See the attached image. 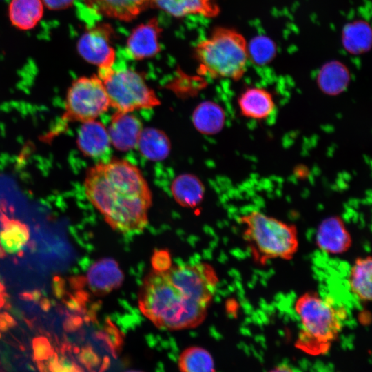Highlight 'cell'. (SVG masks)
Returning a JSON list of instances; mask_svg holds the SVG:
<instances>
[{
    "label": "cell",
    "mask_w": 372,
    "mask_h": 372,
    "mask_svg": "<svg viewBox=\"0 0 372 372\" xmlns=\"http://www.w3.org/2000/svg\"><path fill=\"white\" fill-rule=\"evenodd\" d=\"M125 372H143V371H138V370H129V371H125Z\"/></svg>",
    "instance_id": "33"
},
{
    "label": "cell",
    "mask_w": 372,
    "mask_h": 372,
    "mask_svg": "<svg viewBox=\"0 0 372 372\" xmlns=\"http://www.w3.org/2000/svg\"><path fill=\"white\" fill-rule=\"evenodd\" d=\"M72 348H73V351L74 353H80V349L78 347H74Z\"/></svg>",
    "instance_id": "32"
},
{
    "label": "cell",
    "mask_w": 372,
    "mask_h": 372,
    "mask_svg": "<svg viewBox=\"0 0 372 372\" xmlns=\"http://www.w3.org/2000/svg\"><path fill=\"white\" fill-rule=\"evenodd\" d=\"M270 372H294L289 366L282 364L275 368Z\"/></svg>",
    "instance_id": "30"
},
{
    "label": "cell",
    "mask_w": 372,
    "mask_h": 372,
    "mask_svg": "<svg viewBox=\"0 0 372 372\" xmlns=\"http://www.w3.org/2000/svg\"><path fill=\"white\" fill-rule=\"evenodd\" d=\"M225 119L223 109L211 101L199 104L192 116L196 129L205 134H214L220 132L224 126Z\"/></svg>",
    "instance_id": "23"
},
{
    "label": "cell",
    "mask_w": 372,
    "mask_h": 372,
    "mask_svg": "<svg viewBox=\"0 0 372 372\" xmlns=\"http://www.w3.org/2000/svg\"><path fill=\"white\" fill-rule=\"evenodd\" d=\"M247 42L233 28L216 27L194 48L199 72L213 79H240L249 61Z\"/></svg>",
    "instance_id": "5"
},
{
    "label": "cell",
    "mask_w": 372,
    "mask_h": 372,
    "mask_svg": "<svg viewBox=\"0 0 372 372\" xmlns=\"http://www.w3.org/2000/svg\"><path fill=\"white\" fill-rule=\"evenodd\" d=\"M242 237L252 260L265 265L273 260H291L299 248L295 225L253 210L240 216Z\"/></svg>",
    "instance_id": "4"
},
{
    "label": "cell",
    "mask_w": 372,
    "mask_h": 372,
    "mask_svg": "<svg viewBox=\"0 0 372 372\" xmlns=\"http://www.w3.org/2000/svg\"><path fill=\"white\" fill-rule=\"evenodd\" d=\"M171 192L175 201L184 207H194L203 199L205 187L200 179L189 174L176 177L171 185Z\"/></svg>",
    "instance_id": "19"
},
{
    "label": "cell",
    "mask_w": 372,
    "mask_h": 372,
    "mask_svg": "<svg viewBox=\"0 0 372 372\" xmlns=\"http://www.w3.org/2000/svg\"><path fill=\"white\" fill-rule=\"evenodd\" d=\"M37 366L40 372H47L46 366L42 361L36 360Z\"/></svg>",
    "instance_id": "31"
},
{
    "label": "cell",
    "mask_w": 372,
    "mask_h": 372,
    "mask_svg": "<svg viewBox=\"0 0 372 372\" xmlns=\"http://www.w3.org/2000/svg\"><path fill=\"white\" fill-rule=\"evenodd\" d=\"M84 188L91 204L115 231L134 236L147 227L152 192L140 169L130 161L113 158L90 167Z\"/></svg>",
    "instance_id": "2"
},
{
    "label": "cell",
    "mask_w": 372,
    "mask_h": 372,
    "mask_svg": "<svg viewBox=\"0 0 372 372\" xmlns=\"http://www.w3.org/2000/svg\"><path fill=\"white\" fill-rule=\"evenodd\" d=\"M344 50L353 55L366 53L371 45V29L367 21L356 20L347 23L342 32Z\"/></svg>",
    "instance_id": "21"
},
{
    "label": "cell",
    "mask_w": 372,
    "mask_h": 372,
    "mask_svg": "<svg viewBox=\"0 0 372 372\" xmlns=\"http://www.w3.org/2000/svg\"><path fill=\"white\" fill-rule=\"evenodd\" d=\"M300 322L296 346L304 352L327 353L341 333L348 317L347 308L329 295L306 291L295 300Z\"/></svg>",
    "instance_id": "3"
},
{
    "label": "cell",
    "mask_w": 372,
    "mask_h": 372,
    "mask_svg": "<svg viewBox=\"0 0 372 372\" xmlns=\"http://www.w3.org/2000/svg\"><path fill=\"white\" fill-rule=\"evenodd\" d=\"M180 372H214V364L210 353L199 347L185 349L180 355Z\"/></svg>",
    "instance_id": "24"
},
{
    "label": "cell",
    "mask_w": 372,
    "mask_h": 372,
    "mask_svg": "<svg viewBox=\"0 0 372 372\" xmlns=\"http://www.w3.org/2000/svg\"><path fill=\"white\" fill-rule=\"evenodd\" d=\"M249 60L258 65L269 63L275 56L276 48L273 42L265 37H258L247 44Z\"/></svg>",
    "instance_id": "25"
},
{
    "label": "cell",
    "mask_w": 372,
    "mask_h": 372,
    "mask_svg": "<svg viewBox=\"0 0 372 372\" xmlns=\"http://www.w3.org/2000/svg\"><path fill=\"white\" fill-rule=\"evenodd\" d=\"M99 14L123 21L136 18L150 6L151 0H83Z\"/></svg>",
    "instance_id": "13"
},
{
    "label": "cell",
    "mask_w": 372,
    "mask_h": 372,
    "mask_svg": "<svg viewBox=\"0 0 372 372\" xmlns=\"http://www.w3.org/2000/svg\"><path fill=\"white\" fill-rule=\"evenodd\" d=\"M162 30L156 17L136 26L127 40V55L136 61L156 56L161 51L159 37Z\"/></svg>",
    "instance_id": "10"
},
{
    "label": "cell",
    "mask_w": 372,
    "mask_h": 372,
    "mask_svg": "<svg viewBox=\"0 0 372 372\" xmlns=\"http://www.w3.org/2000/svg\"><path fill=\"white\" fill-rule=\"evenodd\" d=\"M87 279L92 292L97 295H105L121 287L124 280V274L116 260L105 258L90 267Z\"/></svg>",
    "instance_id": "12"
},
{
    "label": "cell",
    "mask_w": 372,
    "mask_h": 372,
    "mask_svg": "<svg viewBox=\"0 0 372 372\" xmlns=\"http://www.w3.org/2000/svg\"><path fill=\"white\" fill-rule=\"evenodd\" d=\"M114 33L108 23H101L85 32L79 39L77 50L80 55L87 62L99 68L113 67L116 53L111 45Z\"/></svg>",
    "instance_id": "8"
},
{
    "label": "cell",
    "mask_w": 372,
    "mask_h": 372,
    "mask_svg": "<svg viewBox=\"0 0 372 372\" xmlns=\"http://www.w3.org/2000/svg\"><path fill=\"white\" fill-rule=\"evenodd\" d=\"M137 145L141 154L151 161H161L169 154L171 145L167 135L154 127L143 129Z\"/></svg>",
    "instance_id": "22"
},
{
    "label": "cell",
    "mask_w": 372,
    "mask_h": 372,
    "mask_svg": "<svg viewBox=\"0 0 372 372\" xmlns=\"http://www.w3.org/2000/svg\"><path fill=\"white\" fill-rule=\"evenodd\" d=\"M350 77L349 70L344 63L338 61H331L320 69L317 75V84L323 93L337 95L348 87Z\"/></svg>",
    "instance_id": "18"
},
{
    "label": "cell",
    "mask_w": 372,
    "mask_h": 372,
    "mask_svg": "<svg viewBox=\"0 0 372 372\" xmlns=\"http://www.w3.org/2000/svg\"><path fill=\"white\" fill-rule=\"evenodd\" d=\"M32 349L34 360H48L54 353L48 340L44 336L36 337L33 339Z\"/></svg>",
    "instance_id": "26"
},
{
    "label": "cell",
    "mask_w": 372,
    "mask_h": 372,
    "mask_svg": "<svg viewBox=\"0 0 372 372\" xmlns=\"http://www.w3.org/2000/svg\"><path fill=\"white\" fill-rule=\"evenodd\" d=\"M142 130V124L135 116L116 112L107 131L111 144L118 150L127 151L137 145Z\"/></svg>",
    "instance_id": "11"
},
{
    "label": "cell",
    "mask_w": 372,
    "mask_h": 372,
    "mask_svg": "<svg viewBox=\"0 0 372 372\" xmlns=\"http://www.w3.org/2000/svg\"><path fill=\"white\" fill-rule=\"evenodd\" d=\"M240 112L246 118L264 120L275 110V102L271 94L259 87L246 88L238 98Z\"/></svg>",
    "instance_id": "15"
},
{
    "label": "cell",
    "mask_w": 372,
    "mask_h": 372,
    "mask_svg": "<svg viewBox=\"0 0 372 372\" xmlns=\"http://www.w3.org/2000/svg\"><path fill=\"white\" fill-rule=\"evenodd\" d=\"M110 107L108 96L98 76L80 77L68 91L63 118L82 123L96 120Z\"/></svg>",
    "instance_id": "7"
},
{
    "label": "cell",
    "mask_w": 372,
    "mask_h": 372,
    "mask_svg": "<svg viewBox=\"0 0 372 372\" xmlns=\"http://www.w3.org/2000/svg\"><path fill=\"white\" fill-rule=\"evenodd\" d=\"M372 258L371 256L356 258L348 276V286L351 293L362 303L372 298Z\"/></svg>",
    "instance_id": "17"
},
{
    "label": "cell",
    "mask_w": 372,
    "mask_h": 372,
    "mask_svg": "<svg viewBox=\"0 0 372 372\" xmlns=\"http://www.w3.org/2000/svg\"><path fill=\"white\" fill-rule=\"evenodd\" d=\"M50 10H59L70 6L74 0H41Z\"/></svg>",
    "instance_id": "29"
},
{
    "label": "cell",
    "mask_w": 372,
    "mask_h": 372,
    "mask_svg": "<svg viewBox=\"0 0 372 372\" xmlns=\"http://www.w3.org/2000/svg\"><path fill=\"white\" fill-rule=\"evenodd\" d=\"M12 24L23 30L34 28L43 14L41 0H12L8 8Z\"/></svg>",
    "instance_id": "20"
},
{
    "label": "cell",
    "mask_w": 372,
    "mask_h": 372,
    "mask_svg": "<svg viewBox=\"0 0 372 372\" xmlns=\"http://www.w3.org/2000/svg\"><path fill=\"white\" fill-rule=\"evenodd\" d=\"M315 242L319 250L327 255L346 253L352 245V237L345 222L339 216H330L318 225Z\"/></svg>",
    "instance_id": "9"
},
{
    "label": "cell",
    "mask_w": 372,
    "mask_h": 372,
    "mask_svg": "<svg viewBox=\"0 0 372 372\" xmlns=\"http://www.w3.org/2000/svg\"><path fill=\"white\" fill-rule=\"evenodd\" d=\"M149 7L178 18L192 14L213 18L220 12L218 0H151Z\"/></svg>",
    "instance_id": "14"
},
{
    "label": "cell",
    "mask_w": 372,
    "mask_h": 372,
    "mask_svg": "<svg viewBox=\"0 0 372 372\" xmlns=\"http://www.w3.org/2000/svg\"><path fill=\"white\" fill-rule=\"evenodd\" d=\"M101 80L109 98L110 107L116 112L131 113L141 109H150L161 104L155 94L138 72L131 69L99 68Z\"/></svg>",
    "instance_id": "6"
},
{
    "label": "cell",
    "mask_w": 372,
    "mask_h": 372,
    "mask_svg": "<svg viewBox=\"0 0 372 372\" xmlns=\"http://www.w3.org/2000/svg\"><path fill=\"white\" fill-rule=\"evenodd\" d=\"M107 129L101 122L93 120L83 123L77 137L79 149L86 156L99 157L110 147Z\"/></svg>",
    "instance_id": "16"
},
{
    "label": "cell",
    "mask_w": 372,
    "mask_h": 372,
    "mask_svg": "<svg viewBox=\"0 0 372 372\" xmlns=\"http://www.w3.org/2000/svg\"><path fill=\"white\" fill-rule=\"evenodd\" d=\"M152 265L154 270H164L171 266L170 258L167 253L163 251L154 254L152 257Z\"/></svg>",
    "instance_id": "28"
},
{
    "label": "cell",
    "mask_w": 372,
    "mask_h": 372,
    "mask_svg": "<svg viewBox=\"0 0 372 372\" xmlns=\"http://www.w3.org/2000/svg\"><path fill=\"white\" fill-rule=\"evenodd\" d=\"M218 282L213 266L203 262L152 269L140 287L138 309L159 329L195 328L205 320Z\"/></svg>",
    "instance_id": "1"
},
{
    "label": "cell",
    "mask_w": 372,
    "mask_h": 372,
    "mask_svg": "<svg viewBox=\"0 0 372 372\" xmlns=\"http://www.w3.org/2000/svg\"><path fill=\"white\" fill-rule=\"evenodd\" d=\"M79 361L83 364L88 369L98 364L96 355L92 351L90 347L82 349L79 355Z\"/></svg>",
    "instance_id": "27"
}]
</instances>
